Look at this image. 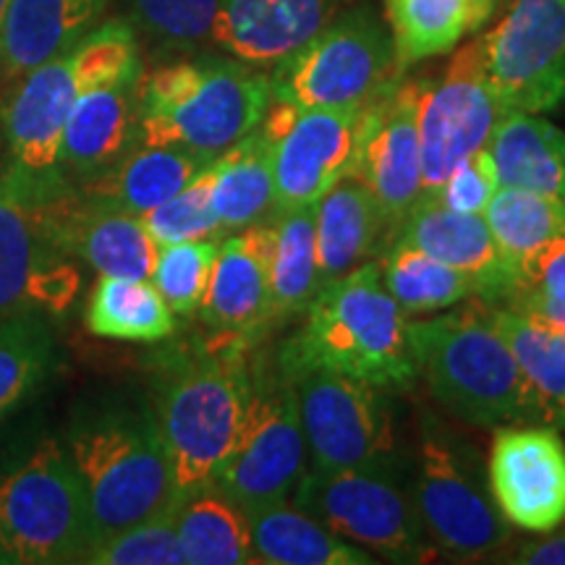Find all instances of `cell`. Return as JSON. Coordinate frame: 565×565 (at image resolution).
Segmentation results:
<instances>
[{"label": "cell", "mask_w": 565, "mask_h": 565, "mask_svg": "<svg viewBox=\"0 0 565 565\" xmlns=\"http://www.w3.org/2000/svg\"><path fill=\"white\" fill-rule=\"evenodd\" d=\"M387 225L398 231L422 200V152L416 129V76H401L377 100L362 108L356 171Z\"/></svg>", "instance_id": "cell-16"}, {"label": "cell", "mask_w": 565, "mask_h": 565, "mask_svg": "<svg viewBox=\"0 0 565 565\" xmlns=\"http://www.w3.org/2000/svg\"><path fill=\"white\" fill-rule=\"evenodd\" d=\"M9 9H11V0H0V34H3V24H6V17H9Z\"/></svg>", "instance_id": "cell-46"}, {"label": "cell", "mask_w": 565, "mask_h": 565, "mask_svg": "<svg viewBox=\"0 0 565 565\" xmlns=\"http://www.w3.org/2000/svg\"><path fill=\"white\" fill-rule=\"evenodd\" d=\"M270 228L267 223L228 233L217 246L200 312L215 330L217 343L244 345L259 328L270 324V280H267Z\"/></svg>", "instance_id": "cell-19"}, {"label": "cell", "mask_w": 565, "mask_h": 565, "mask_svg": "<svg viewBox=\"0 0 565 565\" xmlns=\"http://www.w3.org/2000/svg\"><path fill=\"white\" fill-rule=\"evenodd\" d=\"M487 76L505 113H545L565 105V0H511L484 32Z\"/></svg>", "instance_id": "cell-15"}, {"label": "cell", "mask_w": 565, "mask_h": 565, "mask_svg": "<svg viewBox=\"0 0 565 565\" xmlns=\"http://www.w3.org/2000/svg\"><path fill=\"white\" fill-rule=\"evenodd\" d=\"M307 471V440L291 383L278 374L252 377L242 433L215 484L246 511L291 500Z\"/></svg>", "instance_id": "cell-13"}, {"label": "cell", "mask_w": 565, "mask_h": 565, "mask_svg": "<svg viewBox=\"0 0 565 565\" xmlns=\"http://www.w3.org/2000/svg\"><path fill=\"white\" fill-rule=\"evenodd\" d=\"M362 110H322L273 100L257 131L270 154L280 210L317 204L356 171Z\"/></svg>", "instance_id": "cell-14"}, {"label": "cell", "mask_w": 565, "mask_h": 565, "mask_svg": "<svg viewBox=\"0 0 565 565\" xmlns=\"http://www.w3.org/2000/svg\"><path fill=\"white\" fill-rule=\"evenodd\" d=\"M500 303L542 324L565 315V233L513 265V288Z\"/></svg>", "instance_id": "cell-39"}, {"label": "cell", "mask_w": 565, "mask_h": 565, "mask_svg": "<svg viewBox=\"0 0 565 565\" xmlns=\"http://www.w3.org/2000/svg\"><path fill=\"white\" fill-rule=\"evenodd\" d=\"M419 377L458 422L482 429L547 427L545 412L494 322V303L466 299L454 312L412 322Z\"/></svg>", "instance_id": "cell-1"}, {"label": "cell", "mask_w": 565, "mask_h": 565, "mask_svg": "<svg viewBox=\"0 0 565 565\" xmlns=\"http://www.w3.org/2000/svg\"><path fill=\"white\" fill-rule=\"evenodd\" d=\"M303 315L307 322L282 343L278 364H320L391 393L419 377L412 322L387 294L377 263L322 282Z\"/></svg>", "instance_id": "cell-4"}, {"label": "cell", "mask_w": 565, "mask_h": 565, "mask_svg": "<svg viewBox=\"0 0 565 565\" xmlns=\"http://www.w3.org/2000/svg\"><path fill=\"white\" fill-rule=\"evenodd\" d=\"M503 116L487 76L484 32L458 47L440 76H416L422 196H433L458 162L484 150Z\"/></svg>", "instance_id": "cell-12"}, {"label": "cell", "mask_w": 565, "mask_h": 565, "mask_svg": "<svg viewBox=\"0 0 565 565\" xmlns=\"http://www.w3.org/2000/svg\"><path fill=\"white\" fill-rule=\"evenodd\" d=\"M183 563L246 565L254 563L249 513L215 482L183 494L175 511Z\"/></svg>", "instance_id": "cell-29"}, {"label": "cell", "mask_w": 565, "mask_h": 565, "mask_svg": "<svg viewBox=\"0 0 565 565\" xmlns=\"http://www.w3.org/2000/svg\"><path fill=\"white\" fill-rule=\"evenodd\" d=\"M484 221L511 267L529 252L565 233V204L515 186H498Z\"/></svg>", "instance_id": "cell-37"}, {"label": "cell", "mask_w": 565, "mask_h": 565, "mask_svg": "<svg viewBox=\"0 0 565 565\" xmlns=\"http://www.w3.org/2000/svg\"><path fill=\"white\" fill-rule=\"evenodd\" d=\"M139 79L126 76L84 89L71 108L61 137L58 166L74 183H84L139 145Z\"/></svg>", "instance_id": "cell-22"}, {"label": "cell", "mask_w": 565, "mask_h": 565, "mask_svg": "<svg viewBox=\"0 0 565 565\" xmlns=\"http://www.w3.org/2000/svg\"><path fill=\"white\" fill-rule=\"evenodd\" d=\"M63 445L87 503L89 547L179 511L183 494L150 408H87L74 416Z\"/></svg>", "instance_id": "cell-3"}, {"label": "cell", "mask_w": 565, "mask_h": 565, "mask_svg": "<svg viewBox=\"0 0 565 565\" xmlns=\"http://www.w3.org/2000/svg\"><path fill=\"white\" fill-rule=\"evenodd\" d=\"M89 542L87 503L66 445L45 437L0 469V563H82Z\"/></svg>", "instance_id": "cell-8"}, {"label": "cell", "mask_w": 565, "mask_h": 565, "mask_svg": "<svg viewBox=\"0 0 565 565\" xmlns=\"http://www.w3.org/2000/svg\"><path fill=\"white\" fill-rule=\"evenodd\" d=\"M58 364V341L42 312L0 317V424L30 404Z\"/></svg>", "instance_id": "cell-34"}, {"label": "cell", "mask_w": 565, "mask_h": 565, "mask_svg": "<svg viewBox=\"0 0 565 565\" xmlns=\"http://www.w3.org/2000/svg\"><path fill=\"white\" fill-rule=\"evenodd\" d=\"M487 150L500 186L565 204V131L536 113H505Z\"/></svg>", "instance_id": "cell-26"}, {"label": "cell", "mask_w": 565, "mask_h": 565, "mask_svg": "<svg viewBox=\"0 0 565 565\" xmlns=\"http://www.w3.org/2000/svg\"><path fill=\"white\" fill-rule=\"evenodd\" d=\"M252 374L242 345H210L179 359L158 380L152 419L181 494L212 484L242 433Z\"/></svg>", "instance_id": "cell-6"}, {"label": "cell", "mask_w": 565, "mask_h": 565, "mask_svg": "<svg viewBox=\"0 0 565 565\" xmlns=\"http://www.w3.org/2000/svg\"><path fill=\"white\" fill-rule=\"evenodd\" d=\"M401 76L391 30L372 3H359L275 63L270 87L273 100L299 108L362 110Z\"/></svg>", "instance_id": "cell-10"}, {"label": "cell", "mask_w": 565, "mask_h": 565, "mask_svg": "<svg viewBox=\"0 0 565 565\" xmlns=\"http://www.w3.org/2000/svg\"><path fill=\"white\" fill-rule=\"evenodd\" d=\"M393 238H404L475 282L479 299L500 303L513 288V267L494 242L484 215L456 212L422 196ZM391 238V242H393Z\"/></svg>", "instance_id": "cell-21"}, {"label": "cell", "mask_w": 565, "mask_h": 565, "mask_svg": "<svg viewBox=\"0 0 565 565\" xmlns=\"http://www.w3.org/2000/svg\"><path fill=\"white\" fill-rule=\"evenodd\" d=\"M490 490L500 513L524 532H555L565 519V443L553 427H505L490 450Z\"/></svg>", "instance_id": "cell-17"}, {"label": "cell", "mask_w": 565, "mask_h": 565, "mask_svg": "<svg viewBox=\"0 0 565 565\" xmlns=\"http://www.w3.org/2000/svg\"><path fill=\"white\" fill-rule=\"evenodd\" d=\"M68 252L97 275L152 280L160 244L131 212L105 207L82 194L68 228Z\"/></svg>", "instance_id": "cell-27"}, {"label": "cell", "mask_w": 565, "mask_h": 565, "mask_svg": "<svg viewBox=\"0 0 565 565\" xmlns=\"http://www.w3.org/2000/svg\"><path fill=\"white\" fill-rule=\"evenodd\" d=\"M126 21L162 55H186L210 42L217 0H124Z\"/></svg>", "instance_id": "cell-38"}, {"label": "cell", "mask_w": 565, "mask_h": 565, "mask_svg": "<svg viewBox=\"0 0 565 565\" xmlns=\"http://www.w3.org/2000/svg\"><path fill=\"white\" fill-rule=\"evenodd\" d=\"M270 74L233 55L186 53L139 79V145L217 160L263 124Z\"/></svg>", "instance_id": "cell-2"}, {"label": "cell", "mask_w": 565, "mask_h": 565, "mask_svg": "<svg viewBox=\"0 0 565 565\" xmlns=\"http://www.w3.org/2000/svg\"><path fill=\"white\" fill-rule=\"evenodd\" d=\"M79 186L63 171H30L9 162L0 175V317L61 315L79 294L68 228Z\"/></svg>", "instance_id": "cell-5"}, {"label": "cell", "mask_w": 565, "mask_h": 565, "mask_svg": "<svg viewBox=\"0 0 565 565\" xmlns=\"http://www.w3.org/2000/svg\"><path fill=\"white\" fill-rule=\"evenodd\" d=\"M212 207L225 233L270 223L278 212L270 154L257 129L212 162Z\"/></svg>", "instance_id": "cell-31"}, {"label": "cell", "mask_w": 565, "mask_h": 565, "mask_svg": "<svg viewBox=\"0 0 565 565\" xmlns=\"http://www.w3.org/2000/svg\"><path fill=\"white\" fill-rule=\"evenodd\" d=\"M294 503L345 542L377 555V561L398 565L437 561V550L408 494L406 475L398 471L307 469L294 490Z\"/></svg>", "instance_id": "cell-11"}, {"label": "cell", "mask_w": 565, "mask_h": 565, "mask_svg": "<svg viewBox=\"0 0 565 565\" xmlns=\"http://www.w3.org/2000/svg\"><path fill=\"white\" fill-rule=\"evenodd\" d=\"M494 322L540 401L547 427L561 433L565 429V338L557 330L498 303H494Z\"/></svg>", "instance_id": "cell-36"}, {"label": "cell", "mask_w": 565, "mask_h": 565, "mask_svg": "<svg viewBox=\"0 0 565 565\" xmlns=\"http://www.w3.org/2000/svg\"><path fill=\"white\" fill-rule=\"evenodd\" d=\"M299 404L307 469H387L408 475L391 391L320 364H278Z\"/></svg>", "instance_id": "cell-9"}, {"label": "cell", "mask_w": 565, "mask_h": 565, "mask_svg": "<svg viewBox=\"0 0 565 565\" xmlns=\"http://www.w3.org/2000/svg\"><path fill=\"white\" fill-rule=\"evenodd\" d=\"M210 162L215 160H204L179 147L137 145L108 171L76 186L89 202L141 217L189 186Z\"/></svg>", "instance_id": "cell-25"}, {"label": "cell", "mask_w": 565, "mask_h": 565, "mask_svg": "<svg viewBox=\"0 0 565 565\" xmlns=\"http://www.w3.org/2000/svg\"><path fill=\"white\" fill-rule=\"evenodd\" d=\"M221 242H183L160 246L152 282L173 315H196Z\"/></svg>", "instance_id": "cell-41"}, {"label": "cell", "mask_w": 565, "mask_h": 565, "mask_svg": "<svg viewBox=\"0 0 565 565\" xmlns=\"http://www.w3.org/2000/svg\"><path fill=\"white\" fill-rule=\"evenodd\" d=\"M380 275L387 294L406 315L445 312L466 299H479L475 282L466 275L416 249L404 238H393L387 246Z\"/></svg>", "instance_id": "cell-35"}, {"label": "cell", "mask_w": 565, "mask_h": 565, "mask_svg": "<svg viewBox=\"0 0 565 565\" xmlns=\"http://www.w3.org/2000/svg\"><path fill=\"white\" fill-rule=\"evenodd\" d=\"M89 333L126 343H158L173 335L175 320L152 280L100 275L84 315Z\"/></svg>", "instance_id": "cell-33"}, {"label": "cell", "mask_w": 565, "mask_h": 565, "mask_svg": "<svg viewBox=\"0 0 565 565\" xmlns=\"http://www.w3.org/2000/svg\"><path fill=\"white\" fill-rule=\"evenodd\" d=\"M84 89L87 82L74 51L42 61L21 74L0 116L11 162L30 171H61L63 126Z\"/></svg>", "instance_id": "cell-18"}, {"label": "cell", "mask_w": 565, "mask_h": 565, "mask_svg": "<svg viewBox=\"0 0 565 565\" xmlns=\"http://www.w3.org/2000/svg\"><path fill=\"white\" fill-rule=\"evenodd\" d=\"M160 246L183 242H221L228 236L212 207V162L179 194L141 215Z\"/></svg>", "instance_id": "cell-40"}, {"label": "cell", "mask_w": 565, "mask_h": 565, "mask_svg": "<svg viewBox=\"0 0 565 565\" xmlns=\"http://www.w3.org/2000/svg\"><path fill=\"white\" fill-rule=\"evenodd\" d=\"M82 563L89 565H181L183 553L175 513L145 521L124 532L95 542Z\"/></svg>", "instance_id": "cell-42"}, {"label": "cell", "mask_w": 565, "mask_h": 565, "mask_svg": "<svg viewBox=\"0 0 565 565\" xmlns=\"http://www.w3.org/2000/svg\"><path fill=\"white\" fill-rule=\"evenodd\" d=\"M398 71L454 53L466 34L482 32L490 13L479 0H383Z\"/></svg>", "instance_id": "cell-30"}, {"label": "cell", "mask_w": 565, "mask_h": 565, "mask_svg": "<svg viewBox=\"0 0 565 565\" xmlns=\"http://www.w3.org/2000/svg\"><path fill=\"white\" fill-rule=\"evenodd\" d=\"M349 0H217L210 45L257 68L299 51Z\"/></svg>", "instance_id": "cell-20"}, {"label": "cell", "mask_w": 565, "mask_h": 565, "mask_svg": "<svg viewBox=\"0 0 565 565\" xmlns=\"http://www.w3.org/2000/svg\"><path fill=\"white\" fill-rule=\"evenodd\" d=\"M479 3H482V9L490 13V19L494 17V13H498L500 9H505V6H511V0H479Z\"/></svg>", "instance_id": "cell-45"}, {"label": "cell", "mask_w": 565, "mask_h": 565, "mask_svg": "<svg viewBox=\"0 0 565 565\" xmlns=\"http://www.w3.org/2000/svg\"><path fill=\"white\" fill-rule=\"evenodd\" d=\"M561 335H563V338H565V333H561Z\"/></svg>", "instance_id": "cell-47"}, {"label": "cell", "mask_w": 565, "mask_h": 565, "mask_svg": "<svg viewBox=\"0 0 565 565\" xmlns=\"http://www.w3.org/2000/svg\"><path fill=\"white\" fill-rule=\"evenodd\" d=\"M110 0H11L0 34V74H21L71 51L100 24Z\"/></svg>", "instance_id": "cell-23"}, {"label": "cell", "mask_w": 565, "mask_h": 565, "mask_svg": "<svg viewBox=\"0 0 565 565\" xmlns=\"http://www.w3.org/2000/svg\"><path fill=\"white\" fill-rule=\"evenodd\" d=\"M267 280H270V322L301 315L320 288L315 252V204L280 210L267 223Z\"/></svg>", "instance_id": "cell-32"}, {"label": "cell", "mask_w": 565, "mask_h": 565, "mask_svg": "<svg viewBox=\"0 0 565 565\" xmlns=\"http://www.w3.org/2000/svg\"><path fill=\"white\" fill-rule=\"evenodd\" d=\"M383 238H387V225L372 192L359 175H345L315 204L320 286L370 263L383 246Z\"/></svg>", "instance_id": "cell-24"}, {"label": "cell", "mask_w": 565, "mask_h": 565, "mask_svg": "<svg viewBox=\"0 0 565 565\" xmlns=\"http://www.w3.org/2000/svg\"><path fill=\"white\" fill-rule=\"evenodd\" d=\"M498 186L500 183H498V173H494L492 154L484 147V150L471 154L469 160L458 162L433 196L440 204H445V207L456 212H475V215H484L487 204L492 202Z\"/></svg>", "instance_id": "cell-43"}, {"label": "cell", "mask_w": 565, "mask_h": 565, "mask_svg": "<svg viewBox=\"0 0 565 565\" xmlns=\"http://www.w3.org/2000/svg\"><path fill=\"white\" fill-rule=\"evenodd\" d=\"M515 565H565V532L550 534L542 532V536H534L515 550L511 557Z\"/></svg>", "instance_id": "cell-44"}, {"label": "cell", "mask_w": 565, "mask_h": 565, "mask_svg": "<svg viewBox=\"0 0 565 565\" xmlns=\"http://www.w3.org/2000/svg\"><path fill=\"white\" fill-rule=\"evenodd\" d=\"M406 484L437 555L482 563L511 542L513 529L494 503L482 456L433 412L419 414Z\"/></svg>", "instance_id": "cell-7"}, {"label": "cell", "mask_w": 565, "mask_h": 565, "mask_svg": "<svg viewBox=\"0 0 565 565\" xmlns=\"http://www.w3.org/2000/svg\"><path fill=\"white\" fill-rule=\"evenodd\" d=\"M249 529L254 563L267 565H372V557L353 542L330 532L322 521L291 505L280 503L252 508Z\"/></svg>", "instance_id": "cell-28"}]
</instances>
